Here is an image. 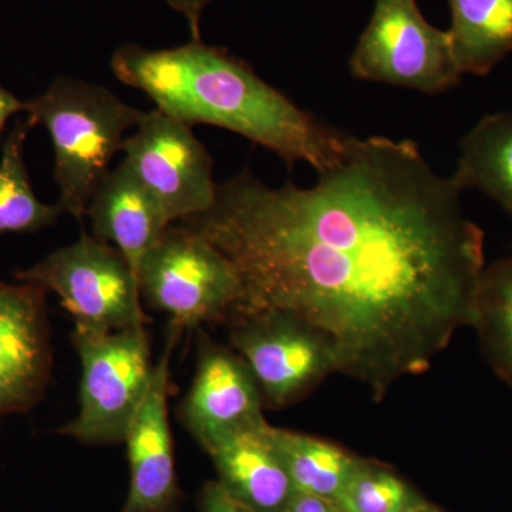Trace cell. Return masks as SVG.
I'll return each mask as SVG.
<instances>
[{"label":"cell","instance_id":"5","mask_svg":"<svg viewBox=\"0 0 512 512\" xmlns=\"http://www.w3.org/2000/svg\"><path fill=\"white\" fill-rule=\"evenodd\" d=\"M141 296L167 313L183 333L228 320L241 298V279L227 256L207 239L173 224L141 261Z\"/></svg>","mask_w":512,"mask_h":512},{"label":"cell","instance_id":"3","mask_svg":"<svg viewBox=\"0 0 512 512\" xmlns=\"http://www.w3.org/2000/svg\"><path fill=\"white\" fill-rule=\"evenodd\" d=\"M32 126H43L55 151L57 205L83 221L87 205L110 163L123 150L126 133L146 117L107 87L73 77H57L26 101Z\"/></svg>","mask_w":512,"mask_h":512},{"label":"cell","instance_id":"9","mask_svg":"<svg viewBox=\"0 0 512 512\" xmlns=\"http://www.w3.org/2000/svg\"><path fill=\"white\" fill-rule=\"evenodd\" d=\"M232 346L252 373L264 406L284 409L336 373L325 340L284 313H258L229 320Z\"/></svg>","mask_w":512,"mask_h":512},{"label":"cell","instance_id":"16","mask_svg":"<svg viewBox=\"0 0 512 512\" xmlns=\"http://www.w3.org/2000/svg\"><path fill=\"white\" fill-rule=\"evenodd\" d=\"M458 185L497 202L512 218V110L487 114L461 141Z\"/></svg>","mask_w":512,"mask_h":512},{"label":"cell","instance_id":"25","mask_svg":"<svg viewBox=\"0 0 512 512\" xmlns=\"http://www.w3.org/2000/svg\"><path fill=\"white\" fill-rule=\"evenodd\" d=\"M410 512H441L439 510H434V508L429 507V505L421 504L419 507L414 508V510Z\"/></svg>","mask_w":512,"mask_h":512},{"label":"cell","instance_id":"1","mask_svg":"<svg viewBox=\"0 0 512 512\" xmlns=\"http://www.w3.org/2000/svg\"><path fill=\"white\" fill-rule=\"evenodd\" d=\"M311 187L272 188L245 168L214 204L175 222L227 256L241 279L229 320L284 313L318 333L336 373L382 400L471 325L484 232L453 175L410 140L348 137Z\"/></svg>","mask_w":512,"mask_h":512},{"label":"cell","instance_id":"17","mask_svg":"<svg viewBox=\"0 0 512 512\" xmlns=\"http://www.w3.org/2000/svg\"><path fill=\"white\" fill-rule=\"evenodd\" d=\"M272 433L295 493L333 503L362 463L330 441L276 427Z\"/></svg>","mask_w":512,"mask_h":512},{"label":"cell","instance_id":"11","mask_svg":"<svg viewBox=\"0 0 512 512\" xmlns=\"http://www.w3.org/2000/svg\"><path fill=\"white\" fill-rule=\"evenodd\" d=\"M180 332L168 330L167 346L124 443L130 464V487L121 512H177L181 491L175 476L173 436L168 421L170 357Z\"/></svg>","mask_w":512,"mask_h":512},{"label":"cell","instance_id":"8","mask_svg":"<svg viewBox=\"0 0 512 512\" xmlns=\"http://www.w3.org/2000/svg\"><path fill=\"white\" fill-rule=\"evenodd\" d=\"M121 151L171 225L214 204L218 183L212 158L188 124L157 109L148 111Z\"/></svg>","mask_w":512,"mask_h":512},{"label":"cell","instance_id":"24","mask_svg":"<svg viewBox=\"0 0 512 512\" xmlns=\"http://www.w3.org/2000/svg\"><path fill=\"white\" fill-rule=\"evenodd\" d=\"M26 101L19 100L10 90L0 82V136L5 130L10 117L25 113Z\"/></svg>","mask_w":512,"mask_h":512},{"label":"cell","instance_id":"22","mask_svg":"<svg viewBox=\"0 0 512 512\" xmlns=\"http://www.w3.org/2000/svg\"><path fill=\"white\" fill-rule=\"evenodd\" d=\"M212 0H165L170 8L181 13L190 26L191 40H201V18Z\"/></svg>","mask_w":512,"mask_h":512},{"label":"cell","instance_id":"15","mask_svg":"<svg viewBox=\"0 0 512 512\" xmlns=\"http://www.w3.org/2000/svg\"><path fill=\"white\" fill-rule=\"evenodd\" d=\"M461 74L485 76L512 52V0H447Z\"/></svg>","mask_w":512,"mask_h":512},{"label":"cell","instance_id":"7","mask_svg":"<svg viewBox=\"0 0 512 512\" xmlns=\"http://www.w3.org/2000/svg\"><path fill=\"white\" fill-rule=\"evenodd\" d=\"M15 278L55 292L83 328L113 332L146 326L133 269L119 249L93 235L83 234L74 244L16 272Z\"/></svg>","mask_w":512,"mask_h":512},{"label":"cell","instance_id":"2","mask_svg":"<svg viewBox=\"0 0 512 512\" xmlns=\"http://www.w3.org/2000/svg\"><path fill=\"white\" fill-rule=\"evenodd\" d=\"M111 70L181 123L225 128L288 164H309L318 173L339 160L348 141L349 136L320 123L262 80L244 60L201 40L160 50L121 46L111 57Z\"/></svg>","mask_w":512,"mask_h":512},{"label":"cell","instance_id":"21","mask_svg":"<svg viewBox=\"0 0 512 512\" xmlns=\"http://www.w3.org/2000/svg\"><path fill=\"white\" fill-rule=\"evenodd\" d=\"M200 512H255L227 493L218 481L205 484L201 493Z\"/></svg>","mask_w":512,"mask_h":512},{"label":"cell","instance_id":"20","mask_svg":"<svg viewBox=\"0 0 512 512\" xmlns=\"http://www.w3.org/2000/svg\"><path fill=\"white\" fill-rule=\"evenodd\" d=\"M423 504L389 468L362 460L333 505L339 512H410Z\"/></svg>","mask_w":512,"mask_h":512},{"label":"cell","instance_id":"14","mask_svg":"<svg viewBox=\"0 0 512 512\" xmlns=\"http://www.w3.org/2000/svg\"><path fill=\"white\" fill-rule=\"evenodd\" d=\"M86 215L92 224L93 237L114 244L137 279L144 256L171 225L153 195L124 160L101 178Z\"/></svg>","mask_w":512,"mask_h":512},{"label":"cell","instance_id":"12","mask_svg":"<svg viewBox=\"0 0 512 512\" xmlns=\"http://www.w3.org/2000/svg\"><path fill=\"white\" fill-rule=\"evenodd\" d=\"M264 400L244 360L202 338L197 372L180 407L184 426L207 446L231 431L262 423Z\"/></svg>","mask_w":512,"mask_h":512},{"label":"cell","instance_id":"6","mask_svg":"<svg viewBox=\"0 0 512 512\" xmlns=\"http://www.w3.org/2000/svg\"><path fill=\"white\" fill-rule=\"evenodd\" d=\"M349 67L355 79L424 94L447 92L463 77L448 30L430 25L417 0H375Z\"/></svg>","mask_w":512,"mask_h":512},{"label":"cell","instance_id":"4","mask_svg":"<svg viewBox=\"0 0 512 512\" xmlns=\"http://www.w3.org/2000/svg\"><path fill=\"white\" fill-rule=\"evenodd\" d=\"M82 363L79 413L57 434L84 444L124 443L153 377L146 326L101 332L74 326Z\"/></svg>","mask_w":512,"mask_h":512},{"label":"cell","instance_id":"19","mask_svg":"<svg viewBox=\"0 0 512 512\" xmlns=\"http://www.w3.org/2000/svg\"><path fill=\"white\" fill-rule=\"evenodd\" d=\"M470 328L488 365L512 389V255L485 265Z\"/></svg>","mask_w":512,"mask_h":512},{"label":"cell","instance_id":"18","mask_svg":"<svg viewBox=\"0 0 512 512\" xmlns=\"http://www.w3.org/2000/svg\"><path fill=\"white\" fill-rule=\"evenodd\" d=\"M30 128L28 117L19 120L2 144L0 156V237L26 234L50 227L64 212L36 197L25 163V143Z\"/></svg>","mask_w":512,"mask_h":512},{"label":"cell","instance_id":"13","mask_svg":"<svg viewBox=\"0 0 512 512\" xmlns=\"http://www.w3.org/2000/svg\"><path fill=\"white\" fill-rule=\"evenodd\" d=\"M272 430L265 420L202 447L214 463L218 483L255 512H281L295 494Z\"/></svg>","mask_w":512,"mask_h":512},{"label":"cell","instance_id":"23","mask_svg":"<svg viewBox=\"0 0 512 512\" xmlns=\"http://www.w3.org/2000/svg\"><path fill=\"white\" fill-rule=\"evenodd\" d=\"M281 512H339L338 508L313 495L295 493Z\"/></svg>","mask_w":512,"mask_h":512},{"label":"cell","instance_id":"10","mask_svg":"<svg viewBox=\"0 0 512 512\" xmlns=\"http://www.w3.org/2000/svg\"><path fill=\"white\" fill-rule=\"evenodd\" d=\"M47 289L0 279V417L42 402L53 370Z\"/></svg>","mask_w":512,"mask_h":512}]
</instances>
